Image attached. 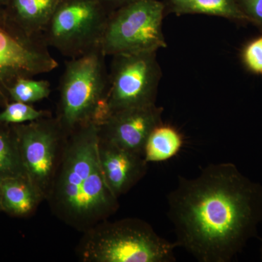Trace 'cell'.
Returning a JSON list of instances; mask_svg holds the SVG:
<instances>
[{
  "mask_svg": "<svg viewBox=\"0 0 262 262\" xmlns=\"http://www.w3.org/2000/svg\"><path fill=\"white\" fill-rule=\"evenodd\" d=\"M260 256H261V259L262 261V244L261 246V248H260Z\"/></svg>",
  "mask_w": 262,
  "mask_h": 262,
  "instance_id": "cell-23",
  "label": "cell"
},
{
  "mask_svg": "<svg viewBox=\"0 0 262 262\" xmlns=\"http://www.w3.org/2000/svg\"><path fill=\"white\" fill-rule=\"evenodd\" d=\"M51 84L48 80L23 77L15 81L8 90L10 101L32 103L47 98L51 94Z\"/></svg>",
  "mask_w": 262,
  "mask_h": 262,
  "instance_id": "cell-17",
  "label": "cell"
},
{
  "mask_svg": "<svg viewBox=\"0 0 262 262\" xmlns=\"http://www.w3.org/2000/svg\"><path fill=\"white\" fill-rule=\"evenodd\" d=\"M101 48L66 62L56 120L66 134L93 122L106 103L108 73Z\"/></svg>",
  "mask_w": 262,
  "mask_h": 262,
  "instance_id": "cell-4",
  "label": "cell"
},
{
  "mask_svg": "<svg viewBox=\"0 0 262 262\" xmlns=\"http://www.w3.org/2000/svg\"><path fill=\"white\" fill-rule=\"evenodd\" d=\"M0 198L3 212L15 217L29 216L45 201L28 177L0 182Z\"/></svg>",
  "mask_w": 262,
  "mask_h": 262,
  "instance_id": "cell-12",
  "label": "cell"
},
{
  "mask_svg": "<svg viewBox=\"0 0 262 262\" xmlns=\"http://www.w3.org/2000/svg\"><path fill=\"white\" fill-rule=\"evenodd\" d=\"M12 125L27 177L46 200L61 161L67 134L52 115Z\"/></svg>",
  "mask_w": 262,
  "mask_h": 262,
  "instance_id": "cell-9",
  "label": "cell"
},
{
  "mask_svg": "<svg viewBox=\"0 0 262 262\" xmlns=\"http://www.w3.org/2000/svg\"><path fill=\"white\" fill-rule=\"evenodd\" d=\"M99 1L108 10V13H110V12L113 11L127 3H130L134 0H99Z\"/></svg>",
  "mask_w": 262,
  "mask_h": 262,
  "instance_id": "cell-21",
  "label": "cell"
},
{
  "mask_svg": "<svg viewBox=\"0 0 262 262\" xmlns=\"http://www.w3.org/2000/svg\"><path fill=\"white\" fill-rule=\"evenodd\" d=\"M28 177L26 173L13 125L0 123V182Z\"/></svg>",
  "mask_w": 262,
  "mask_h": 262,
  "instance_id": "cell-16",
  "label": "cell"
},
{
  "mask_svg": "<svg viewBox=\"0 0 262 262\" xmlns=\"http://www.w3.org/2000/svg\"><path fill=\"white\" fill-rule=\"evenodd\" d=\"M108 10L99 0H62L42 32L48 47L77 58L100 48Z\"/></svg>",
  "mask_w": 262,
  "mask_h": 262,
  "instance_id": "cell-6",
  "label": "cell"
},
{
  "mask_svg": "<svg viewBox=\"0 0 262 262\" xmlns=\"http://www.w3.org/2000/svg\"><path fill=\"white\" fill-rule=\"evenodd\" d=\"M177 248L137 218L100 222L84 232L77 254L84 262H174Z\"/></svg>",
  "mask_w": 262,
  "mask_h": 262,
  "instance_id": "cell-3",
  "label": "cell"
},
{
  "mask_svg": "<svg viewBox=\"0 0 262 262\" xmlns=\"http://www.w3.org/2000/svg\"><path fill=\"white\" fill-rule=\"evenodd\" d=\"M241 60L246 70L254 75H262V33L244 45Z\"/></svg>",
  "mask_w": 262,
  "mask_h": 262,
  "instance_id": "cell-19",
  "label": "cell"
},
{
  "mask_svg": "<svg viewBox=\"0 0 262 262\" xmlns=\"http://www.w3.org/2000/svg\"><path fill=\"white\" fill-rule=\"evenodd\" d=\"M163 108L156 103L114 112L99 126L100 138L144 157L146 140L163 122Z\"/></svg>",
  "mask_w": 262,
  "mask_h": 262,
  "instance_id": "cell-10",
  "label": "cell"
},
{
  "mask_svg": "<svg viewBox=\"0 0 262 262\" xmlns=\"http://www.w3.org/2000/svg\"><path fill=\"white\" fill-rule=\"evenodd\" d=\"M8 3H9V0H0V10H5Z\"/></svg>",
  "mask_w": 262,
  "mask_h": 262,
  "instance_id": "cell-22",
  "label": "cell"
},
{
  "mask_svg": "<svg viewBox=\"0 0 262 262\" xmlns=\"http://www.w3.org/2000/svg\"><path fill=\"white\" fill-rule=\"evenodd\" d=\"M98 142L99 126L93 122L67 134L46 199L59 220L83 232L108 220L120 207L103 176Z\"/></svg>",
  "mask_w": 262,
  "mask_h": 262,
  "instance_id": "cell-2",
  "label": "cell"
},
{
  "mask_svg": "<svg viewBox=\"0 0 262 262\" xmlns=\"http://www.w3.org/2000/svg\"><path fill=\"white\" fill-rule=\"evenodd\" d=\"M51 116L50 112L37 110L29 103L10 101L0 111V123L18 125Z\"/></svg>",
  "mask_w": 262,
  "mask_h": 262,
  "instance_id": "cell-18",
  "label": "cell"
},
{
  "mask_svg": "<svg viewBox=\"0 0 262 262\" xmlns=\"http://www.w3.org/2000/svg\"><path fill=\"white\" fill-rule=\"evenodd\" d=\"M100 164L108 187L117 198L126 194L144 178L147 165L144 157L99 136Z\"/></svg>",
  "mask_w": 262,
  "mask_h": 262,
  "instance_id": "cell-11",
  "label": "cell"
},
{
  "mask_svg": "<svg viewBox=\"0 0 262 262\" xmlns=\"http://www.w3.org/2000/svg\"><path fill=\"white\" fill-rule=\"evenodd\" d=\"M0 212H3V210H2V206H1V198H0Z\"/></svg>",
  "mask_w": 262,
  "mask_h": 262,
  "instance_id": "cell-24",
  "label": "cell"
},
{
  "mask_svg": "<svg viewBox=\"0 0 262 262\" xmlns=\"http://www.w3.org/2000/svg\"><path fill=\"white\" fill-rule=\"evenodd\" d=\"M62 0H9L5 10L26 32L42 34Z\"/></svg>",
  "mask_w": 262,
  "mask_h": 262,
  "instance_id": "cell-13",
  "label": "cell"
},
{
  "mask_svg": "<svg viewBox=\"0 0 262 262\" xmlns=\"http://www.w3.org/2000/svg\"><path fill=\"white\" fill-rule=\"evenodd\" d=\"M167 204L177 248L200 262H231L258 236L262 184L234 163H211L194 178L179 176Z\"/></svg>",
  "mask_w": 262,
  "mask_h": 262,
  "instance_id": "cell-1",
  "label": "cell"
},
{
  "mask_svg": "<svg viewBox=\"0 0 262 262\" xmlns=\"http://www.w3.org/2000/svg\"><path fill=\"white\" fill-rule=\"evenodd\" d=\"M167 12L181 16L206 15L227 19L234 23L247 24L237 0H164Z\"/></svg>",
  "mask_w": 262,
  "mask_h": 262,
  "instance_id": "cell-14",
  "label": "cell"
},
{
  "mask_svg": "<svg viewBox=\"0 0 262 262\" xmlns=\"http://www.w3.org/2000/svg\"><path fill=\"white\" fill-rule=\"evenodd\" d=\"M184 144V136L178 129L161 122L146 140L144 158L148 163L168 161L180 152Z\"/></svg>",
  "mask_w": 262,
  "mask_h": 262,
  "instance_id": "cell-15",
  "label": "cell"
},
{
  "mask_svg": "<svg viewBox=\"0 0 262 262\" xmlns=\"http://www.w3.org/2000/svg\"><path fill=\"white\" fill-rule=\"evenodd\" d=\"M166 8L159 0H134L108 13L100 48L106 56L158 51L167 47L163 31Z\"/></svg>",
  "mask_w": 262,
  "mask_h": 262,
  "instance_id": "cell-5",
  "label": "cell"
},
{
  "mask_svg": "<svg viewBox=\"0 0 262 262\" xmlns=\"http://www.w3.org/2000/svg\"><path fill=\"white\" fill-rule=\"evenodd\" d=\"M237 4L248 24L262 33V0H237Z\"/></svg>",
  "mask_w": 262,
  "mask_h": 262,
  "instance_id": "cell-20",
  "label": "cell"
},
{
  "mask_svg": "<svg viewBox=\"0 0 262 262\" xmlns=\"http://www.w3.org/2000/svg\"><path fill=\"white\" fill-rule=\"evenodd\" d=\"M42 34H31L0 10V107L10 102L8 90L15 81L56 70Z\"/></svg>",
  "mask_w": 262,
  "mask_h": 262,
  "instance_id": "cell-7",
  "label": "cell"
},
{
  "mask_svg": "<svg viewBox=\"0 0 262 262\" xmlns=\"http://www.w3.org/2000/svg\"><path fill=\"white\" fill-rule=\"evenodd\" d=\"M161 77L156 51L113 56L106 94L110 113L155 104Z\"/></svg>",
  "mask_w": 262,
  "mask_h": 262,
  "instance_id": "cell-8",
  "label": "cell"
}]
</instances>
